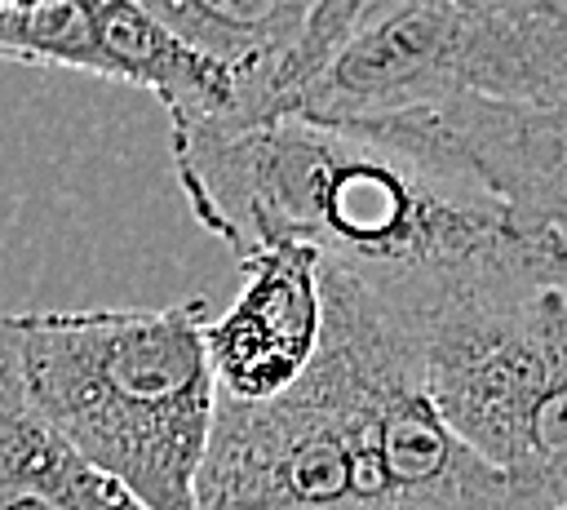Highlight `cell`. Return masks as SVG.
I'll use <instances>...</instances> for the list:
<instances>
[{
  "mask_svg": "<svg viewBox=\"0 0 567 510\" xmlns=\"http://www.w3.org/2000/svg\"><path fill=\"white\" fill-rule=\"evenodd\" d=\"M168 146L190 217L235 262L292 239L390 310L496 271H567L563 231L514 217L465 173L359 124L297 111L208 115L168 129Z\"/></svg>",
  "mask_w": 567,
  "mask_h": 510,
  "instance_id": "obj_1",
  "label": "cell"
},
{
  "mask_svg": "<svg viewBox=\"0 0 567 510\" xmlns=\"http://www.w3.org/2000/svg\"><path fill=\"white\" fill-rule=\"evenodd\" d=\"M323 337L275 399H217L195 510H545L434 412L408 324L319 262Z\"/></svg>",
  "mask_w": 567,
  "mask_h": 510,
  "instance_id": "obj_2",
  "label": "cell"
},
{
  "mask_svg": "<svg viewBox=\"0 0 567 510\" xmlns=\"http://www.w3.org/2000/svg\"><path fill=\"white\" fill-rule=\"evenodd\" d=\"M35 408L146 510H195L217 421L208 302L9 310Z\"/></svg>",
  "mask_w": 567,
  "mask_h": 510,
  "instance_id": "obj_3",
  "label": "cell"
},
{
  "mask_svg": "<svg viewBox=\"0 0 567 510\" xmlns=\"http://www.w3.org/2000/svg\"><path fill=\"white\" fill-rule=\"evenodd\" d=\"M394 315L447 430L545 510H567V271H496Z\"/></svg>",
  "mask_w": 567,
  "mask_h": 510,
  "instance_id": "obj_4",
  "label": "cell"
},
{
  "mask_svg": "<svg viewBox=\"0 0 567 510\" xmlns=\"http://www.w3.org/2000/svg\"><path fill=\"white\" fill-rule=\"evenodd\" d=\"M447 102H567V0H385L279 111L363 124Z\"/></svg>",
  "mask_w": 567,
  "mask_h": 510,
  "instance_id": "obj_5",
  "label": "cell"
},
{
  "mask_svg": "<svg viewBox=\"0 0 567 510\" xmlns=\"http://www.w3.org/2000/svg\"><path fill=\"white\" fill-rule=\"evenodd\" d=\"M0 58L142 89L164 106L168 129L239 115L235 80L173 40L137 0H0Z\"/></svg>",
  "mask_w": 567,
  "mask_h": 510,
  "instance_id": "obj_6",
  "label": "cell"
},
{
  "mask_svg": "<svg viewBox=\"0 0 567 510\" xmlns=\"http://www.w3.org/2000/svg\"><path fill=\"white\" fill-rule=\"evenodd\" d=\"M359 129L465 173L514 217L567 235V102H447L412 115L363 120Z\"/></svg>",
  "mask_w": 567,
  "mask_h": 510,
  "instance_id": "obj_7",
  "label": "cell"
},
{
  "mask_svg": "<svg viewBox=\"0 0 567 510\" xmlns=\"http://www.w3.org/2000/svg\"><path fill=\"white\" fill-rule=\"evenodd\" d=\"M235 302L208 319L217 399L261 404L284 395L315 359L323 337L319 253L292 239L248 253Z\"/></svg>",
  "mask_w": 567,
  "mask_h": 510,
  "instance_id": "obj_8",
  "label": "cell"
},
{
  "mask_svg": "<svg viewBox=\"0 0 567 510\" xmlns=\"http://www.w3.org/2000/svg\"><path fill=\"white\" fill-rule=\"evenodd\" d=\"M173 40L221 67L239 120L270 115L323 0H137Z\"/></svg>",
  "mask_w": 567,
  "mask_h": 510,
  "instance_id": "obj_9",
  "label": "cell"
},
{
  "mask_svg": "<svg viewBox=\"0 0 567 510\" xmlns=\"http://www.w3.org/2000/svg\"><path fill=\"white\" fill-rule=\"evenodd\" d=\"M0 510H146L27 395L13 315H0Z\"/></svg>",
  "mask_w": 567,
  "mask_h": 510,
  "instance_id": "obj_10",
  "label": "cell"
},
{
  "mask_svg": "<svg viewBox=\"0 0 567 510\" xmlns=\"http://www.w3.org/2000/svg\"><path fill=\"white\" fill-rule=\"evenodd\" d=\"M381 4H385V0H323V9H319V18L310 22V35H306V44H301V53H297L288 80H284V89H279V98H275V111H279L284 98H288L306 75H315ZM275 111H270V115H275Z\"/></svg>",
  "mask_w": 567,
  "mask_h": 510,
  "instance_id": "obj_11",
  "label": "cell"
}]
</instances>
